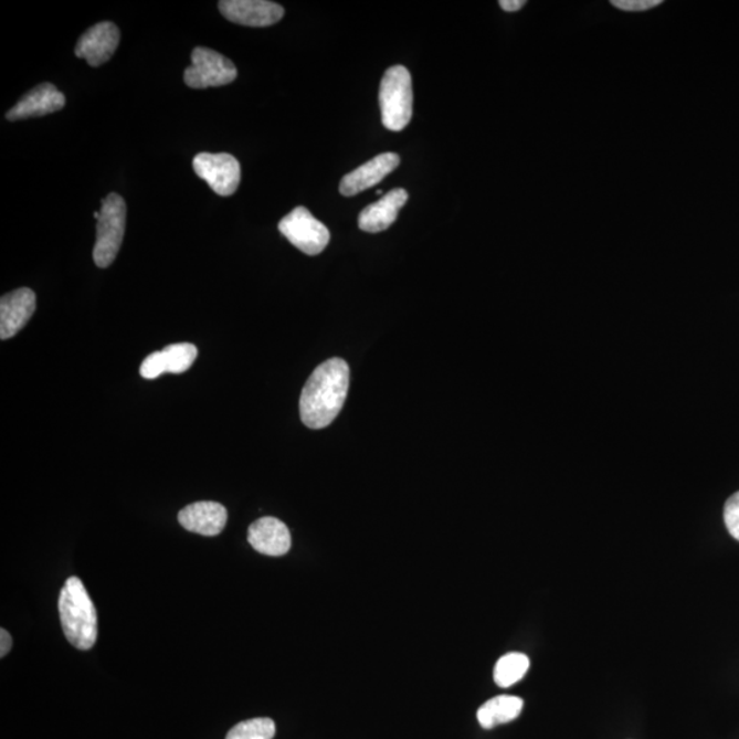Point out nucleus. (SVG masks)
<instances>
[{"label": "nucleus", "mask_w": 739, "mask_h": 739, "mask_svg": "<svg viewBox=\"0 0 739 739\" xmlns=\"http://www.w3.org/2000/svg\"><path fill=\"white\" fill-rule=\"evenodd\" d=\"M348 388L349 368L346 360L334 358L319 365L302 391V422L314 431L328 427L339 416Z\"/></svg>", "instance_id": "nucleus-1"}, {"label": "nucleus", "mask_w": 739, "mask_h": 739, "mask_svg": "<svg viewBox=\"0 0 739 739\" xmlns=\"http://www.w3.org/2000/svg\"><path fill=\"white\" fill-rule=\"evenodd\" d=\"M59 609L68 643L80 651L91 650L97 638V615L94 601L80 578H67L61 589Z\"/></svg>", "instance_id": "nucleus-2"}, {"label": "nucleus", "mask_w": 739, "mask_h": 739, "mask_svg": "<svg viewBox=\"0 0 739 739\" xmlns=\"http://www.w3.org/2000/svg\"><path fill=\"white\" fill-rule=\"evenodd\" d=\"M411 74L404 66L389 67L380 87V106L382 124L387 129L400 131L410 124L412 118Z\"/></svg>", "instance_id": "nucleus-3"}, {"label": "nucleus", "mask_w": 739, "mask_h": 739, "mask_svg": "<svg viewBox=\"0 0 739 739\" xmlns=\"http://www.w3.org/2000/svg\"><path fill=\"white\" fill-rule=\"evenodd\" d=\"M97 221L94 261L97 267L112 265L122 249L126 228V203L118 193L102 200V209L95 213Z\"/></svg>", "instance_id": "nucleus-4"}, {"label": "nucleus", "mask_w": 739, "mask_h": 739, "mask_svg": "<svg viewBox=\"0 0 739 739\" xmlns=\"http://www.w3.org/2000/svg\"><path fill=\"white\" fill-rule=\"evenodd\" d=\"M278 231L306 255H319L330 242L329 229L306 208H296L278 223Z\"/></svg>", "instance_id": "nucleus-5"}, {"label": "nucleus", "mask_w": 739, "mask_h": 739, "mask_svg": "<svg viewBox=\"0 0 739 739\" xmlns=\"http://www.w3.org/2000/svg\"><path fill=\"white\" fill-rule=\"evenodd\" d=\"M237 78L234 63L214 50L197 47L192 53V65L186 68L184 82L193 89L222 87Z\"/></svg>", "instance_id": "nucleus-6"}, {"label": "nucleus", "mask_w": 739, "mask_h": 739, "mask_svg": "<svg viewBox=\"0 0 739 739\" xmlns=\"http://www.w3.org/2000/svg\"><path fill=\"white\" fill-rule=\"evenodd\" d=\"M193 170L220 197H231L242 180L239 160L231 154H199L193 159Z\"/></svg>", "instance_id": "nucleus-7"}, {"label": "nucleus", "mask_w": 739, "mask_h": 739, "mask_svg": "<svg viewBox=\"0 0 739 739\" xmlns=\"http://www.w3.org/2000/svg\"><path fill=\"white\" fill-rule=\"evenodd\" d=\"M223 17L234 24L263 28L283 20V6L267 0H222L218 3Z\"/></svg>", "instance_id": "nucleus-8"}, {"label": "nucleus", "mask_w": 739, "mask_h": 739, "mask_svg": "<svg viewBox=\"0 0 739 739\" xmlns=\"http://www.w3.org/2000/svg\"><path fill=\"white\" fill-rule=\"evenodd\" d=\"M119 39L122 33L116 24L108 21L99 22L80 38L74 54L77 59L87 61L89 66H101L110 61L116 53Z\"/></svg>", "instance_id": "nucleus-9"}, {"label": "nucleus", "mask_w": 739, "mask_h": 739, "mask_svg": "<svg viewBox=\"0 0 739 739\" xmlns=\"http://www.w3.org/2000/svg\"><path fill=\"white\" fill-rule=\"evenodd\" d=\"M36 309V295L30 288H21L2 296L0 300V339L8 340L30 323Z\"/></svg>", "instance_id": "nucleus-10"}, {"label": "nucleus", "mask_w": 739, "mask_h": 739, "mask_svg": "<svg viewBox=\"0 0 739 739\" xmlns=\"http://www.w3.org/2000/svg\"><path fill=\"white\" fill-rule=\"evenodd\" d=\"M65 105V95L56 89L55 85L44 83L22 96L17 105L6 114V118L9 122H21V119L44 117L62 110Z\"/></svg>", "instance_id": "nucleus-11"}, {"label": "nucleus", "mask_w": 739, "mask_h": 739, "mask_svg": "<svg viewBox=\"0 0 739 739\" xmlns=\"http://www.w3.org/2000/svg\"><path fill=\"white\" fill-rule=\"evenodd\" d=\"M400 165V157L394 152H386L369 160L368 163L344 176L340 192L344 197H355L371 187L380 184Z\"/></svg>", "instance_id": "nucleus-12"}, {"label": "nucleus", "mask_w": 739, "mask_h": 739, "mask_svg": "<svg viewBox=\"0 0 739 739\" xmlns=\"http://www.w3.org/2000/svg\"><path fill=\"white\" fill-rule=\"evenodd\" d=\"M179 522L188 531L204 537H215L225 529L228 511L220 503H192L181 509Z\"/></svg>", "instance_id": "nucleus-13"}, {"label": "nucleus", "mask_w": 739, "mask_h": 739, "mask_svg": "<svg viewBox=\"0 0 739 739\" xmlns=\"http://www.w3.org/2000/svg\"><path fill=\"white\" fill-rule=\"evenodd\" d=\"M249 542L256 552L266 556H284L289 552L292 537L288 527L277 518L255 520L249 529Z\"/></svg>", "instance_id": "nucleus-14"}, {"label": "nucleus", "mask_w": 739, "mask_h": 739, "mask_svg": "<svg viewBox=\"0 0 739 739\" xmlns=\"http://www.w3.org/2000/svg\"><path fill=\"white\" fill-rule=\"evenodd\" d=\"M407 200H409V193L404 189H393L360 213L359 228L369 233L387 231L398 220L399 211L404 208Z\"/></svg>", "instance_id": "nucleus-15"}, {"label": "nucleus", "mask_w": 739, "mask_h": 739, "mask_svg": "<svg viewBox=\"0 0 739 739\" xmlns=\"http://www.w3.org/2000/svg\"><path fill=\"white\" fill-rule=\"evenodd\" d=\"M524 700L515 696H497L486 701L478 709L477 718L484 729H495L498 725H506L522 714Z\"/></svg>", "instance_id": "nucleus-16"}, {"label": "nucleus", "mask_w": 739, "mask_h": 739, "mask_svg": "<svg viewBox=\"0 0 739 739\" xmlns=\"http://www.w3.org/2000/svg\"><path fill=\"white\" fill-rule=\"evenodd\" d=\"M530 667L529 657L524 653H507L498 658L495 667V682L497 686L509 687L522 679Z\"/></svg>", "instance_id": "nucleus-17"}, {"label": "nucleus", "mask_w": 739, "mask_h": 739, "mask_svg": "<svg viewBox=\"0 0 739 739\" xmlns=\"http://www.w3.org/2000/svg\"><path fill=\"white\" fill-rule=\"evenodd\" d=\"M166 362V369L170 374H182L192 368L198 358V348L193 344L181 342L171 344L162 351Z\"/></svg>", "instance_id": "nucleus-18"}, {"label": "nucleus", "mask_w": 739, "mask_h": 739, "mask_svg": "<svg viewBox=\"0 0 739 739\" xmlns=\"http://www.w3.org/2000/svg\"><path fill=\"white\" fill-rule=\"evenodd\" d=\"M276 725L268 718H256L242 721L228 732L226 739H273Z\"/></svg>", "instance_id": "nucleus-19"}, {"label": "nucleus", "mask_w": 739, "mask_h": 739, "mask_svg": "<svg viewBox=\"0 0 739 739\" xmlns=\"http://www.w3.org/2000/svg\"><path fill=\"white\" fill-rule=\"evenodd\" d=\"M165 372H168V369H166L162 351L148 355L145 362L141 363L140 376L146 378V380H155V378L165 374Z\"/></svg>", "instance_id": "nucleus-20"}, {"label": "nucleus", "mask_w": 739, "mask_h": 739, "mask_svg": "<svg viewBox=\"0 0 739 739\" xmlns=\"http://www.w3.org/2000/svg\"><path fill=\"white\" fill-rule=\"evenodd\" d=\"M725 522L730 535L739 541V492L726 503Z\"/></svg>", "instance_id": "nucleus-21"}, {"label": "nucleus", "mask_w": 739, "mask_h": 739, "mask_svg": "<svg viewBox=\"0 0 739 739\" xmlns=\"http://www.w3.org/2000/svg\"><path fill=\"white\" fill-rule=\"evenodd\" d=\"M662 0H612L611 4L623 11H645L657 8Z\"/></svg>", "instance_id": "nucleus-22"}, {"label": "nucleus", "mask_w": 739, "mask_h": 739, "mask_svg": "<svg viewBox=\"0 0 739 739\" xmlns=\"http://www.w3.org/2000/svg\"><path fill=\"white\" fill-rule=\"evenodd\" d=\"M0 638H2V643H0L2 645L0 646V657H4L10 652L11 646H13V640H11V635L4 629L0 630Z\"/></svg>", "instance_id": "nucleus-23"}, {"label": "nucleus", "mask_w": 739, "mask_h": 739, "mask_svg": "<svg viewBox=\"0 0 739 739\" xmlns=\"http://www.w3.org/2000/svg\"><path fill=\"white\" fill-rule=\"evenodd\" d=\"M498 4H500V8L504 11H508V13H514V11L522 9L526 2L525 0H500Z\"/></svg>", "instance_id": "nucleus-24"}, {"label": "nucleus", "mask_w": 739, "mask_h": 739, "mask_svg": "<svg viewBox=\"0 0 739 739\" xmlns=\"http://www.w3.org/2000/svg\"><path fill=\"white\" fill-rule=\"evenodd\" d=\"M377 194H378V197H381V194H382L381 189H380V191H377Z\"/></svg>", "instance_id": "nucleus-25"}]
</instances>
